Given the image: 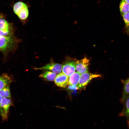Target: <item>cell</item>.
Returning <instances> with one entry per match:
<instances>
[{
	"label": "cell",
	"mask_w": 129,
	"mask_h": 129,
	"mask_svg": "<svg viewBox=\"0 0 129 129\" xmlns=\"http://www.w3.org/2000/svg\"><path fill=\"white\" fill-rule=\"evenodd\" d=\"M76 61L69 57H67L62 65V72L69 77L75 72Z\"/></svg>",
	"instance_id": "1"
},
{
	"label": "cell",
	"mask_w": 129,
	"mask_h": 129,
	"mask_svg": "<svg viewBox=\"0 0 129 129\" xmlns=\"http://www.w3.org/2000/svg\"><path fill=\"white\" fill-rule=\"evenodd\" d=\"M12 105L11 98H3L0 106V115L3 121L8 120L9 109Z\"/></svg>",
	"instance_id": "2"
},
{
	"label": "cell",
	"mask_w": 129,
	"mask_h": 129,
	"mask_svg": "<svg viewBox=\"0 0 129 129\" xmlns=\"http://www.w3.org/2000/svg\"><path fill=\"white\" fill-rule=\"evenodd\" d=\"M34 69L36 70L49 71L56 74H58L62 71V66L60 64L55 62L51 59L49 62L43 66L39 68H35Z\"/></svg>",
	"instance_id": "3"
},
{
	"label": "cell",
	"mask_w": 129,
	"mask_h": 129,
	"mask_svg": "<svg viewBox=\"0 0 129 129\" xmlns=\"http://www.w3.org/2000/svg\"><path fill=\"white\" fill-rule=\"evenodd\" d=\"M101 75L95 74L86 72L81 75L80 80L77 85V88L80 89L86 86L92 79L98 77H101Z\"/></svg>",
	"instance_id": "4"
},
{
	"label": "cell",
	"mask_w": 129,
	"mask_h": 129,
	"mask_svg": "<svg viewBox=\"0 0 129 129\" xmlns=\"http://www.w3.org/2000/svg\"><path fill=\"white\" fill-rule=\"evenodd\" d=\"M89 64V60L86 57L76 60L75 70L81 74L88 72Z\"/></svg>",
	"instance_id": "5"
},
{
	"label": "cell",
	"mask_w": 129,
	"mask_h": 129,
	"mask_svg": "<svg viewBox=\"0 0 129 129\" xmlns=\"http://www.w3.org/2000/svg\"><path fill=\"white\" fill-rule=\"evenodd\" d=\"M55 84L59 87H66L69 84V77L64 73H60L56 75L54 80Z\"/></svg>",
	"instance_id": "6"
},
{
	"label": "cell",
	"mask_w": 129,
	"mask_h": 129,
	"mask_svg": "<svg viewBox=\"0 0 129 129\" xmlns=\"http://www.w3.org/2000/svg\"><path fill=\"white\" fill-rule=\"evenodd\" d=\"M12 77L6 74H4L0 75V90L5 87L10 86L13 81Z\"/></svg>",
	"instance_id": "7"
},
{
	"label": "cell",
	"mask_w": 129,
	"mask_h": 129,
	"mask_svg": "<svg viewBox=\"0 0 129 129\" xmlns=\"http://www.w3.org/2000/svg\"><path fill=\"white\" fill-rule=\"evenodd\" d=\"M13 42L12 39L10 37H0V49L5 50L11 46Z\"/></svg>",
	"instance_id": "8"
},
{
	"label": "cell",
	"mask_w": 129,
	"mask_h": 129,
	"mask_svg": "<svg viewBox=\"0 0 129 129\" xmlns=\"http://www.w3.org/2000/svg\"><path fill=\"white\" fill-rule=\"evenodd\" d=\"M56 76V74L52 72L44 71L39 77L45 80L52 81L54 80Z\"/></svg>",
	"instance_id": "9"
},
{
	"label": "cell",
	"mask_w": 129,
	"mask_h": 129,
	"mask_svg": "<svg viewBox=\"0 0 129 129\" xmlns=\"http://www.w3.org/2000/svg\"><path fill=\"white\" fill-rule=\"evenodd\" d=\"M124 102H125V107L119 115L121 116H124L126 117L128 126L129 127V97Z\"/></svg>",
	"instance_id": "10"
},
{
	"label": "cell",
	"mask_w": 129,
	"mask_h": 129,
	"mask_svg": "<svg viewBox=\"0 0 129 129\" xmlns=\"http://www.w3.org/2000/svg\"><path fill=\"white\" fill-rule=\"evenodd\" d=\"M123 90L121 101L124 102L127 98L129 97V78L123 82Z\"/></svg>",
	"instance_id": "11"
},
{
	"label": "cell",
	"mask_w": 129,
	"mask_h": 129,
	"mask_svg": "<svg viewBox=\"0 0 129 129\" xmlns=\"http://www.w3.org/2000/svg\"><path fill=\"white\" fill-rule=\"evenodd\" d=\"M81 75L77 72H75L72 74L69 78V85H77L80 80Z\"/></svg>",
	"instance_id": "12"
},
{
	"label": "cell",
	"mask_w": 129,
	"mask_h": 129,
	"mask_svg": "<svg viewBox=\"0 0 129 129\" xmlns=\"http://www.w3.org/2000/svg\"><path fill=\"white\" fill-rule=\"evenodd\" d=\"M119 7L120 13L122 15L128 12L129 4L126 2L124 0H121Z\"/></svg>",
	"instance_id": "13"
},
{
	"label": "cell",
	"mask_w": 129,
	"mask_h": 129,
	"mask_svg": "<svg viewBox=\"0 0 129 129\" xmlns=\"http://www.w3.org/2000/svg\"><path fill=\"white\" fill-rule=\"evenodd\" d=\"M17 15L22 20H25L27 18L29 15V11L27 5Z\"/></svg>",
	"instance_id": "14"
},
{
	"label": "cell",
	"mask_w": 129,
	"mask_h": 129,
	"mask_svg": "<svg viewBox=\"0 0 129 129\" xmlns=\"http://www.w3.org/2000/svg\"><path fill=\"white\" fill-rule=\"evenodd\" d=\"M27 5L23 2L19 1L16 3L14 5L13 10L14 13L17 15Z\"/></svg>",
	"instance_id": "15"
},
{
	"label": "cell",
	"mask_w": 129,
	"mask_h": 129,
	"mask_svg": "<svg viewBox=\"0 0 129 129\" xmlns=\"http://www.w3.org/2000/svg\"><path fill=\"white\" fill-rule=\"evenodd\" d=\"M0 94L3 98H11L10 86H7L0 90Z\"/></svg>",
	"instance_id": "16"
},
{
	"label": "cell",
	"mask_w": 129,
	"mask_h": 129,
	"mask_svg": "<svg viewBox=\"0 0 129 129\" xmlns=\"http://www.w3.org/2000/svg\"><path fill=\"white\" fill-rule=\"evenodd\" d=\"M122 15L124 22L126 33L129 34V13L128 12Z\"/></svg>",
	"instance_id": "17"
},
{
	"label": "cell",
	"mask_w": 129,
	"mask_h": 129,
	"mask_svg": "<svg viewBox=\"0 0 129 129\" xmlns=\"http://www.w3.org/2000/svg\"><path fill=\"white\" fill-rule=\"evenodd\" d=\"M9 24L4 19H0V29L7 31L9 30Z\"/></svg>",
	"instance_id": "18"
},
{
	"label": "cell",
	"mask_w": 129,
	"mask_h": 129,
	"mask_svg": "<svg viewBox=\"0 0 129 129\" xmlns=\"http://www.w3.org/2000/svg\"><path fill=\"white\" fill-rule=\"evenodd\" d=\"M9 34V30L4 31L0 29V37L7 36Z\"/></svg>",
	"instance_id": "19"
},
{
	"label": "cell",
	"mask_w": 129,
	"mask_h": 129,
	"mask_svg": "<svg viewBox=\"0 0 129 129\" xmlns=\"http://www.w3.org/2000/svg\"><path fill=\"white\" fill-rule=\"evenodd\" d=\"M3 97L0 94V106L2 102Z\"/></svg>",
	"instance_id": "20"
},
{
	"label": "cell",
	"mask_w": 129,
	"mask_h": 129,
	"mask_svg": "<svg viewBox=\"0 0 129 129\" xmlns=\"http://www.w3.org/2000/svg\"><path fill=\"white\" fill-rule=\"evenodd\" d=\"M125 1L129 4V0H124Z\"/></svg>",
	"instance_id": "21"
},
{
	"label": "cell",
	"mask_w": 129,
	"mask_h": 129,
	"mask_svg": "<svg viewBox=\"0 0 129 129\" xmlns=\"http://www.w3.org/2000/svg\"><path fill=\"white\" fill-rule=\"evenodd\" d=\"M128 12L129 13V11H128Z\"/></svg>",
	"instance_id": "22"
},
{
	"label": "cell",
	"mask_w": 129,
	"mask_h": 129,
	"mask_svg": "<svg viewBox=\"0 0 129 129\" xmlns=\"http://www.w3.org/2000/svg\"><path fill=\"white\" fill-rule=\"evenodd\" d=\"M1 16L0 15V18H1Z\"/></svg>",
	"instance_id": "23"
}]
</instances>
